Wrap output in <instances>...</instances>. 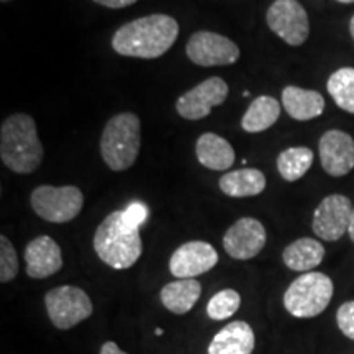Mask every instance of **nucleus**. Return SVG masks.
<instances>
[{
	"mask_svg": "<svg viewBox=\"0 0 354 354\" xmlns=\"http://www.w3.org/2000/svg\"><path fill=\"white\" fill-rule=\"evenodd\" d=\"M322 167L326 174L343 177L354 169V140L342 130H328L318 143Z\"/></svg>",
	"mask_w": 354,
	"mask_h": 354,
	"instance_id": "14",
	"label": "nucleus"
},
{
	"mask_svg": "<svg viewBox=\"0 0 354 354\" xmlns=\"http://www.w3.org/2000/svg\"><path fill=\"white\" fill-rule=\"evenodd\" d=\"M256 336L250 323L232 322L216 333L207 348V354H253Z\"/></svg>",
	"mask_w": 354,
	"mask_h": 354,
	"instance_id": "16",
	"label": "nucleus"
},
{
	"mask_svg": "<svg viewBox=\"0 0 354 354\" xmlns=\"http://www.w3.org/2000/svg\"><path fill=\"white\" fill-rule=\"evenodd\" d=\"M326 88L339 109L354 113V69L342 68L331 74Z\"/></svg>",
	"mask_w": 354,
	"mask_h": 354,
	"instance_id": "24",
	"label": "nucleus"
},
{
	"mask_svg": "<svg viewBox=\"0 0 354 354\" xmlns=\"http://www.w3.org/2000/svg\"><path fill=\"white\" fill-rule=\"evenodd\" d=\"M0 158L17 174H32L41 166L44 148L37 123L28 113H13L0 127Z\"/></svg>",
	"mask_w": 354,
	"mask_h": 354,
	"instance_id": "2",
	"label": "nucleus"
},
{
	"mask_svg": "<svg viewBox=\"0 0 354 354\" xmlns=\"http://www.w3.org/2000/svg\"><path fill=\"white\" fill-rule=\"evenodd\" d=\"M0 2H2V3H8V2H12V0H0Z\"/></svg>",
	"mask_w": 354,
	"mask_h": 354,
	"instance_id": "35",
	"label": "nucleus"
},
{
	"mask_svg": "<svg viewBox=\"0 0 354 354\" xmlns=\"http://www.w3.org/2000/svg\"><path fill=\"white\" fill-rule=\"evenodd\" d=\"M99 354H128V353L122 351V349L118 348L117 343H113V342H105L104 344H102Z\"/></svg>",
	"mask_w": 354,
	"mask_h": 354,
	"instance_id": "30",
	"label": "nucleus"
},
{
	"mask_svg": "<svg viewBox=\"0 0 354 354\" xmlns=\"http://www.w3.org/2000/svg\"><path fill=\"white\" fill-rule=\"evenodd\" d=\"M333 281L323 272H305L287 287L284 307L295 318H313L323 313L333 299Z\"/></svg>",
	"mask_w": 354,
	"mask_h": 354,
	"instance_id": "5",
	"label": "nucleus"
},
{
	"mask_svg": "<svg viewBox=\"0 0 354 354\" xmlns=\"http://www.w3.org/2000/svg\"><path fill=\"white\" fill-rule=\"evenodd\" d=\"M268 241L264 225L253 216H243L227 230L223 236V250L230 258L248 261L258 256Z\"/></svg>",
	"mask_w": 354,
	"mask_h": 354,
	"instance_id": "12",
	"label": "nucleus"
},
{
	"mask_svg": "<svg viewBox=\"0 0 354 354\" xmlns=\"http://www.w3.org/2000/svg\"><path fill=\"white\" fill-rule=\"evenodd\" d=\"M196 156L207 169L227 171L234 162V149L228 140L215 133H203L196 143Z\"/></svg>",
	"mask_w": 354,
	"mask_h": 354,
	"instance_id": "18",
	"label": "nucleus"
},
{
	"mask_svg": "<svg viewBox=\"0 0 354 354\" xmlns=\"http://www.w3.org/2000/svg\"><path fill=\"white\" fill-rule=\"evenodd\" d=\"M282 107L294 120L308 122L323 113L325 99L317 91H307V88L297 86H287L282 91Z\"/></svg>",
	"mask_w": 354,
	"mask_h": 354,
	"instance_id": "17",
	"label": "nucleus"
},
{
	"mask_svg": "<svg viewBox=\"0 0 354 354\" xmlns=\"http://www.w3.org/2000/svg\"><path fill=\"white\" fill-rule=\"evenodd\" d=\"M141 146V122L133 112H122L110 118L102 131L100 154L109 169H130L138 159Z\"/></svg>",
	"mask_w": 354,
	"mask_h": 354,
	"instance_id": "4",
	"label": "nucleus"
},
{
	"mask_svg": "<svg viewBox=\"0 0 354 354\" xmlns=\"http://www.w3.org/2000/svg\"><path fill=\"white\" fill-rule=\"evenodd\" d=\"M281 117V104L271 95H259L251 102L241 118L246 133H261L271 128Z\"/></svg>",
	"mask_w": 354,
	"mask_h": 354,
	"instance_id": "22",
	"label": "nucleus"
},
{
	"mask_svg": "<svg viewBox=\"0 0 354 354\" xmlns=\"http://www.w3.org/2000/svg\"><path fill=\"white\" fill-rule=\"evenodd\" d=\"M353 209L351 201L342 194L325 197L313 214V233L325 241H338L348 232Z\"/></svg>",
	"mask_w": 354,
	"mask_h": 354,
	"instance_id": "11",
	"label": "nucleus"
},
{
	"mask_svg": "<svg viewBox=\"0 0 354 354\" xmlns=\"http://www.w3.org/2000/svg\"><path fill=\"white\" fill-rule=\"evenodd\" d=\"M336 323H338V328L342 330V333L354 342V300L344 302L338 308Z\"/></svg>",
	"mask_w": 354,
	"mask_h": 354,
	"instance_id": "27",
	"label": "nucleus"
},
{
	"mask_svg": "<svg viewBox=\"0 0 354 354\" xmlns=\"http://www.w3.org/2000/svg\"><path fill=\"white\" fill-rule=\"evenodd\" d=\"M266 24L289 46H300L310 35L307 10L299 0H274L266 12Z\"/></svg>",
	"mask_w": 354,
	"mask_h": 354,
	"instance_id": "8",
	"label": "nucleus"
},
{
	"mask_svg": "<svg viewBox=\"0 0 354 354\" xmlns=\"http://www.w3.org/2000/svg\"><path fill=\"white\" fill-rule=\"evenodd\" d=\"M339 3H354V0H336Z\"/></svg>",
	"mask_w": 354,
	"mask_h": 354,
	"instance_id": "33",
	"label": "nucleus"
},
{
	"mask_svg": "<svg viewBox=\"0 0 354 354\" xmlns=\"http://www.w3.org/2000/svg\"><path fill=\"white\" fill-rule=\"evenodd\" d=\"M348 233H349V238H351V241L354 243V209H353V214H351V221H349Z\"/></svg>",
	"mask_w": 354,
	"mask_h": 354,
	"instance_id": "31",
	"label": "nucleus"
},
{
	"mask_svg": "<svg viewBox=\"0 0 354 354\" xmlns=\"http://www.w3.org/2000/svg\"><path fill=\"white\" fill-rule=\"evenodd\" d=\"M44 307L53 325L57 330H71L87 320L94 312L92 300L76 286L55 287L44 295Z\"/></svg>",
	"mask_w": 354,
	"mask_h": 354,
	"instance_id": "7",
	"label": "nucleus"
},
{
	"mask_svg": "<svg viewBox=\"0 0 354 354\" xmlns=\"http://www.w3.org/2000/svg\"><path fill=\"white\" fill-rule=\"evenodd\" d=\"M241 305V295L238 294L234 289H223L216 292L207 304V315L212 320L220 322V320H228L230 317H233L238 312Z\"/></svg>",
	"mask_w": 354,
	"mask_h": 354,
	"instance_id": "25",
	"label": "nucleus"
},
{
	"mask_svg": "<svg viewBox=\"0 0 354 354\" xmlns=\"http://www.w3.org/2000/svg\"><path fill=\"white\" fill-rule=\"evenodd\" d=\"M125 216L131 225H135V227H141V225L146 221V218H148V209H146L143 203L135 202L131 203L128 209H125Z\"/></svg>",
	"mask_w": 354,
	"mask_h": 354,
	"instance_id": "28",
	"label": "nucleus"
},
{
	"mask_svg": "<svg viewBox=\"0 0 354 354\" xmlns=\"http://www.w3.org/2000/svg\"><path fill=\"white\" fill-rule=\"evenodd\" d=\"M185 55L202 68L230 66L240 59V48L232 39L214 32H196L189 38Z\"/></svg>",
	"mask_w": 354,
	"mask_h": 354,
	"instance_id": "9",
	"label": "nucleus"
},
{
	"mask_svg": "<svg viewBox=\"0 0 354 354\" xmlns=\"http://www.w3.org/2000/svg\"><path fill=\"white\" fill-rule=\"evenodd\" d=\"M30 203L39 218L50 223H68L81 214L84 194L76 185H39L30 196Z\"/></svg>",
	"mask_w": 354,
	"mask_h": 354,
	"instance_id": "6",
	"label": "nucleus"
},
{
	"mask_svg": "<svg viewBox=\"0 0 354 354\" xmlns=\"http://www.w3.org/2000/svg\"><path fill=\"white\" fill-rule=\"evenodd\" d=\"M218 185L221 192L228 197H256L264 192L266 176L254 167H243L221 176Z\"/></svg>",
	"mask_w": 354,
	"mask_h": 354,
	"instance_id": "20",
	"label": "nucleus"
},
{
	"mask_svg": "<svg viewBox=\"0 0 354 354\" xmlns=\"http://www.w3.org/2000/svg\"><path fill=\"white\" fill-rule=\"evenodd\" d=\"M179 37V24L165 13L141 17L122 25L112 37V48L120 56L156 59L166 55Z\"/></svg>",
	"mask_w": 354,
	"mask_h": 354,
	"instance_id": "1",
	"label": "nucleus"
},
{
	"mask_svg": "<svg viewBox=\"0 0 354 354\" xmlns=\"http://www.w3.org/2000/svg\"><path fill=\"white\" fill-rule=\"evenodd\" d=\"M24 258L26 274L32 279H46L63 268L61 248L48 234H41L30 241L25 248Z\"/></svg>",
	"mask_w": 354,
	"mask_h": 354,
	"instance_id": "15",
	"label": "nucleus"
},
{
	"mask_svg": "<svg viewBox=\"0 0 354 354\" xmlns=\"http://www.w3.org/2000/svg\"><path fill=\"white\" fill-rule=\"evenodd\" d=\"M156 335H162V330L161 328H156Z\"/></svg>",
	"mask_w": 354,
	"mask_h": 354,
	"instance_id": "34",
	"label": "nucleus"
},
{
	"mask_svg": "<svg viewBox=\"0 0 354 354\" xmlns=\"http://www.w3.org/2000/svg\"><path fill=\"white\" fill-rule=\"evenodd\" d=\"M313 165V151L305 146L287 148L277 156V171L287 183H295L307 174Z\"/></svg>",
	"mask_w": 354,
	"mask_h": 354,
	"instance_id": "23",
	"label": "nucleus"
},
{
	"mask_svg": "<svg viewBox=\"0 0 354 354\" xmlns=\"http://www.w3.org/2000/svg\"><path fill=\"white\" fill-rule=\"evenodd\" d=\"M218 264V253L207 241H187L172 253L169 271L176 279H194Z\"/></svg>",
	"mask_w": 354,
	"mask_h": 354,
	"instance_id": "13",
	"label": "nucleus"
},
{
	"mask_svg": "<svg viewBox=\"0 0 354 354\" xmlns=\"http://www.w3.org/2000/svg\"><path fill=\"white\" fill-rule=\"evenodd\" d=\"M92 2L107 8H125L133 6V3H136L138 0H92Z\"/></svg>",
	"mask_w": 354,
	"mask_h": 354,
	"instance_id": "29",
	"label": "nucleus"
},
{
	"mask_svg": "<svg viewBox=\"0 0 354 354\" xmlns=\"http://www.w3.org/2000/svg\"><path fill=\"white\" fill-rule=\"evenodd\" d=\"M349 33H351V37H353V39H354V15H353L351 21H349Z\"/></svg>",
	"mask_w": 354,
	"mask_h": 354,
	"instance_id": "32",
	"label": "nucleus"
},
{
	"mask_svg": "<svg viewBox=\"0 0 354 354\" xmlns=\"http://www.w3.org/2000/svg\"><path fill=\"white\" fill-rule=\"evenodd\" d=\"M325 258V248L313 238H299L286 246L282 251V261L290 271L310 272L322 264Z\"/></svg>",
	"mask_w": 354,
	"mask_h": 354,
	"instance_id": "21",
	"label": "nucleus"
},
{
	"mask_svg": "<svg viewBox=\"0 0 354 354\" xmlns=\"http://www.w3.org/2000/svg\"><path fill=\"white\" fill-rule=\"evenodd\" d=\"M202 295V284L196 279H176L161 289V304L174 315H185L196 307Z\"/></svg>",
	"mask_w": 354,
	"mask_h": 354,
	"instance_id": "19",
	"label": "nucleus"
},
{
	"mask_svg": "<svg viewBox=\"0 0 354 354\" xmlns=\"http://www.w3.org/2000/svg\"><path fill=\"white\" fill-rule=\"evenodd\" d=\"M94 251L109 268L117 271L131 268L143 253L140 227L127 220L125 210L112 212L95 230Z\"/></svg>",
	"mask_w": 354,
	"mask_h": 354,
	"instance_id": "3",
	"label": "nucleus"
},
{
	"mask_svg": "<svg viewBox=\"0 0 354 354\" xmlns=\"http://www.w3.org/2000/svg\"><path fill=\"white\" fill-rule=\"evenodd\" d=\"M228 84L221 77H209L176 100V110L185 120H202L212 109L218 107L228 97Z\"/></svg>",
	"mask_w": 354,
	"mask_h": 354,
	"instance_id": "10",
	"label": "nucleus"
},
{
	"mask_svg": "<svg viewBox=\"0 0 354 354\" xmlns=\"http://www.w3.org/2000/svg\"><path fill=\"white\" fill-rule=\"evenodd\" d=\"M19 274V256L6 234L0 236V282H12Z\"/></svg>",
	"mask_w": 354,
	"mask_h": 354,
	"instance_id": "26",
	"label": "nucleus"
}]
</instances>
